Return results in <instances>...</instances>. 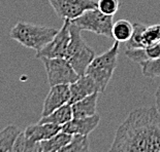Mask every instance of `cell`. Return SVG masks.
I'll return each mask as SVG.
<instances>
[{"mask_svg": "<svg viewBox=\"0 0 160 152\" xmlns=\"http://www.w3.org/2000/svg\"><path fill=\"white\" fill-rule=\"evenodd\" d=\"M119 46L120 42L115 40L113 46L102 55L95 57L86 70L85 74L94 80L99 89V93L104 92L113 77L114 71L117 67Z\"/></svg>", "mask_w": 160, "mask_h": 152, "instance_id": "4", "label": "cell"}, {"mask_svg": "<svg viewBox=\"0 0 160 152\" xmlns=\"http://www.w3.org/2000/svg\"><path fill=\"white\" fill-rule=\"evenodd\" d=\"M97 8L108 16H113L118 12L119 0H98Z\"/></svg>", "mask_w": 160, "mask_h": 152, "instance_id": "23", "label": "cell"}, {"mask_svg": "<svg viewBox=\"0 0 160 152\" xmlns=\"http://www.w3.org/2000/svg\"><path fill=\"white\" fill-rule=\"evenodd\" d=\"M12 152H40L39 142H33L28 140L22 131L17 138Z\"/></svg>", "mask_w": 160, "mask_h": 152, "instance_id": "19", "label": "cell"}, {"mask_svg": "<svg viewBox=\"0 0 160 152\" xmlns=\"http://www.w3.org/2000/svg\"><path fill=\"white\" fill-rule=\"evenodd\" d=\"M142 72L144 76L154 78V77H160V58L155 60H148L141 63Z\"/></svg>", "mask_w": 160, "mask_h": 152, "instance_id": "22", "label": "cell"}, {"mask_svg": "<svg viewBox=\"0 0 160 152\" xmlns=\"http://www.w3.org/2000/svg\"><path fill=\"white\" fill-rule=\"evenodd\" d=\"M145 50L149 60H155L160 58V42L157 44L145 47Z\"/></svg>", "mask_w": 160, "mask_h": 152, "instance_id": "25", "label": "cell"}, {"mask_svg": "<svg viewBox=\"0 0 160 152\" xmlns=\"http://www.w3.org/2000/svg\"><path fill=\"white\" fill-rule=\"evenodd\" d=\"M58 30L52 27L19 22L12 28L9 37L23 46L37 52L46 46L54 38Z\"/></svg>", "mask_w": 160, "mask_h": 152, "instance_id": "2", "label": "cell"}, {"mask_svg": "<svg viewBox=\"0 0 160 152\" xmlns=\"http://www.w3.org/2000/svg\"><path fill=\"white\" fill-rule=\"evenodd\" d=\"M108 152H160V112L156 107L138 108L116 131Z\"/></svg>", "mask_w": 160, "mask_h": 152, "instance_id": "1", "label": "cell"}, {"mask_svg": "<svg viewBox=\"0 0 160 152\" xmlns=\"http://www.w3.org/2000/svg\"><path fill=\"white\" fill-rule=\"evenodd\" d=\"M100 116L98 114L89 117L84 118H72L70 121L62 126V131L69 134L71 136L73 135H83L88 136L91 131H93L99 124Z\"/></svg>", "mask_w": 160, "mask_h": 152, "instance_id": "10", "label": "cell"}, {"mask_svg": "<svg viewBox=\"0 0 160 152\" xmlns=\"http://www.w3.org/2000/svg\"><path fill=\"white\" fill-rule=\"evenodd\" d=\"M133 32V24L127 20H119L114 23L112 29V37L119 42H127Z\"/></svg>", "mask_w": 160, "mask_h": 152, "instance_id": "17", "label": "cell"}, {"mask_svg": "<svg viewBox=\"0 0 160 152\" xmlns=\"http://www.w3.org/2000/svg\"><path fill=\"white\" fill-rule=\"evenodd\" d=\"M146 27H147V25H145V24H141V23L133 24V32H132L130 39L126 42V49L144 47L142 43V35L144 30L146 29Z\"/></svg>", "mask_w": 160, "mask_h": 152, "instance_id": "21", "label": "cell"}, {"mask_svg": "<svg viewBox=\"0 0 160 152\" xmlns=\"http://www.w3.org/2000/svg\"><path fill=\"white\" fill-rule=\"evenodd\" d=\"M62 131V127L54 123H35L27 127L24 135L28 140L40 142L50 139Z\"/></svg>", "mask_w": 160, "mask_h": 152, "instance_id": "12", "label": "cell"}, {"mask_svg": "<svg viewBox=\"0 0 160 152\" xmlns=\"http://www.w3.org/2000/svg\"><path fill=\"white\" fill-rule=\"evenodd\" d=\"M70 22L82 30H87L97 35L112 37V29L114 25L113 16L104 15L97 7L88 9Z\"/></svg>", "mask_w": 160, "mask_h": 152, "instance_id": "5", "label": "cell"}, {"mask_svg": "<svg viewBox=\"0 0 160 152\" xmlns=\"http://www.w3.org/2000/svg\"><path fill=\"white\" fill-rule=\"evenodd\" d=\"M45 65L50 86L58 84H71L79 79L80 75L65 58L42 59Z\"/></svg>", "mask_w": 160, "mask_h": 152, "instance_id": "6", "label": "cell"}, {"mask_svg": "<svg viewBox=\"0 0 160 152\" xmlns=\"http://www.w3.org/2000/svg\"><path fill=\"white\" fill-rule=\"evenodd\" d=\"M125 55L129 60H131L132 62H135V63H138V64H141L142 62H145V61L149 60L148 57H147V53H146L145 47L126 49Z\"/></svg>", "mask_w": 160, "mask_h": 152, "instance_id": "24", "label": "cell"}, {"mask_svg": "<svg viewBox=\"0 0 160 152\" xmlns=\"http://www.w3.org/2000/svg\"><path fill=\"white\" fill-rule=\"evenodd\" d=\"M160 42V25L147 26L142 32V43L144 47H148Z\"/></svg>", "mask_w": 160, "mask_h": 152, "instance_id": "20", "label": "cell"}, {"mask_svg": "<svg viewBox=\"0 0 160 152\" xmlns=\"http://www.w3.org/2000/svg\"><path fill=\"white\" fill-rule=\"evenodd\" d=\"M56 15L62 20L72 21L88 9L96 8L94 0H49Z\"/></svg>", "mask_w": 160, "mask_h": 152, "instance_id": "8", "label": "cell"}, {"mask_svg": "<svg viewBox=\"0 0 160 152\" xmlns=\"http://www.w3.org/2000/svg\"><path fill=\"white\" fill-rule=\"evenodd\" d=\"M69 84H58V85L51 86L50 92L46 97L45 102H43L42 117L49 115L58 108L69 103Z\"/></svg>", "mask_w": 160, "mask_h": 152, "instance_id": "9", "label": "cell"}, {"mask_svg": "<svg viewBox=\"0 0 160 152\" xmlns=\"http://www.w3.org/2000/svg\"><path fill=\"white\" fill-rule=\"evenodd\" d=\"M89 150V140L88 136L73 135L69 143L62 147L58 152H88Z\"/></svg>", "mask_w": 160, "mask_h": 152, "instance_id": "18", "label": "cell"}, {"mask_svg": "<svg viewBox=\"0 0 160 152\" xmlns=\"http://www.w3.org/2000/svg\"><path fill=\"white\" fill-rule=\"evenodd\" d=\"M98 94L99 93H94L76 103L71 104L73 118L89 117L96 114Z\"/></svg>", "mask_w": 160, "mask_h": 152, "instance_id": "13", "label": "cell"}, {"mask_svg": "<svg viewBox=\"0 0 160 152\" xmlns=\"http://www.w3.org/2000/svg\"><path fill=\"white\" fill-rule=\"evenodd\" d=\"M22 131L16 126L4 127L0 131V152H12L17 138Z\"/></svg>", "mask_w": 160, "mask_h": 152, "instance_id": "16", "label": "cell"}, {"mask_svg": "<svg viewBox=\"0 0 160 152\" xmlns=\"http://www.w3.org/2000/svg\"><path fill=\"white\" fill-rule=\"evenodd\" d=\"M70 99L69 104H73L84 98H86L94 93H99L97 84L89 75L85 74L79 77V79L73 83L69 84Z\"/></svg>", "mask_w": 160, "mask_h": 152, "instance_id": "11", "label": "cell"}, {"mask_svg": "<svg viewBox=\"0 0 160 152\" xmlns=\"http://www.w3.org/2000/svg\"><path fill=\"white\" fill-rule=\"evenodd\" d=\"M73 118L72 114V108H71V104L67 103L65 105L61 106L60 108L56 109L54 112L47 116H43L40 118L38 121L39 123H54L58 124V126H64L68 121H70Z\"/></svg>", "mask_w": 160, "mask_h": 152, "instance_id": "14", "label": "cell"}, {"mask_svg": "<svg viewBox=\"0 0 160 152\" xmlns=\"http://www.w3.org/2000/svg\"><path fill=\"white\" fill-rule=\"evenodd\" d=\"M70 21L64 20L63 26L58 30L57 34L54 38L43 46L42 49L36 52L37 59H55V58H65L67 47L70 41V31H69Z\"/></svg>", "mask_w": 160, "mask_h": 152, "instance_id": "7", "label": "cell"}, {"mask_svg": "<svg viewBox=\"0 0 160 152\" xmlns=\"http://www.w3.org/2000/svg\"><path fill=\"white\" fill-rule=\"evenodd\" d=\"M70 41L65 59L70 63L72 68L80 76L85 75L90 63L95 58V53L91 47L85 42L82 36V29L70 22Z\"/></svg>", "mask_w": 160, "mask_h": 152, "instance_id": "3", "label": "cell"}, {"mask_svg": "<svg viewBox=\"0 0 160 152\" xmlns=\"http://www.w3.org/2000/svg\"><path fill=\"white\" fill-rule=\"evenodd\" d=\"M88 152H90V151H88Z\"/></svg>", "mask_w": 160, "mask_h": 152, "instance_id": "26", "label": "cell"}, {"mask_svg": "<svg viewBox=\"0 0 160 152\" xmlns=\"http://www.w3.org/2000/svg\"><path fill=\"white\" fill-rule=\"evenodd\" d=\"M72 136L61 131L54 137L50 139L40 141V152H58L61 148L64 147L67 143H69Z\"/></svg>", "mask_w": 160, "mask_h": 152, "instance_id": "15", "label": "cell"}]
</instances>
